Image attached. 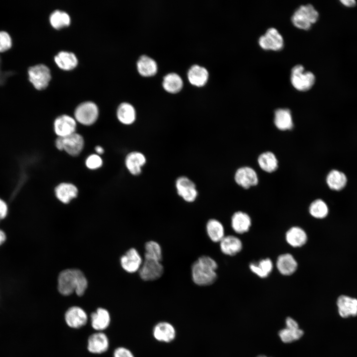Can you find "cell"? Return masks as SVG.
I'll use <instances>...</instances> for the list:
<instances>
[{"label": "cell", "mask_w": 357, "mask_h": 357, "mask_svg": "<svg viewBox=\"0 0 357 357\" xmlns=\"http://www.w3.org/2000/svg\"><path fill=\"white\" fill-rule=\"evenodd\" d=\"M87 286V280L84 273L79 269H65L58 276V289L63 296H69L75 292L77 296H81Z\"/></svg>", "instance_id": "1"}, {"label": "cell", "mask_w": 357, "mask_h": 357, "mask_svg": "<svg viewBox=\"0 0 357 357\" xmlns=\"http://www.w3.org/2000/svg\"><path fill=\"white\" fill-rule=\"evenodd\" d=\"M217 262L207 255L198 257L191 265V278L193 283L199 286L212 285L217 279Z\"/></svg>", "instance_id": "2"}, {"label": "cell", "mask_w": 357, "mask_h": 357, "mask_svg": "<svg viewBox=\"0 0 357 357\" xmlns=\"http://www.w3.org/2000/svg\"><path fill=\"white\" fill-rule=\"evenodd\" d=\"M319 13L311 4L301 5L294 11L291 17L293 24L297 28L308 30L318 19Z\"/></svg>", "instance_id": "3"}, {"label": "cell", "mask_w": 357, "mask_h": 357, "mask_svg": "<svg viewBox=\"0 0 357 357\" xmlns=\"http://www.w3.org/2000/svg\"><path fill=\"white\" fill-rule=\"evenodd\" d=\"M290 80L296 89L305 91L313 86L315 81V77L312 72L305 71L302 65L297 64L292 68Z\"/></svg>", "instance_id": "4"}, {"label": "cell", "mask_w": 357, "mask_h": 357, "mask_svg": "<svg viewBox=\"0 0 357 357\" xmlns=\"http://www.w3.org/2000/svg\"><path fill=\"white\" fill-rule=\"evenodd\" d=\"M99 116V109L96 104L91 101L79 104L74 111V119L80 124L89 126L94 124Z\"/></svg>", "instance_id": "5"}, {"label": "cell", "mask_w": 357, "mask_h": 357, "mask_svg": "<svg viewBox=\"0 0 357 357\" xmlns=\"http://www.w3.org/2000/svg\"><path fill=\"white\" fill-rule=\"evenodd\" d=\"M28 79L35 88L41 90L46 88L51 78L50 70L43 64H38L28 69Z\"/></svg>", "instance_id": "6"}, {"label": "cell", "mask_w": 357, "mask_h": 357, "mask_svg": "<svg viewBox=\"0 0 357 357\" xmlns=\"http://www.w3.org/2000/svg\"><path fill=\"white\" fill-rule=\"evenodd\" d=\"M138 272L142 280L145 281H155L163 275L164 267L161 261L144 258Z\"/></svg>", "instance_id": "7"}, {"label": "cell", "mask_w": 357, "mask_h": 357, "mask_svg": "<svg viewBox=\"0 0 357 357\" xmlns=\"http://www.w3.org/2000/svg\"><path fill=\"white\" fill-rule=\"evenodd\" d=\"M261 48L266 50H281L284 47V39L278 30L274 27L269 28L264 34L258 39Z\"/></svg>", "instance_id": "8"}, {"label": "cell", "mask_w": 357, "mask_h": 357, "mask_svg": "<svg viewBox=\"0 0 357 357\" xmlns=\"http://www.w3.org/2000/svg\"><path fill=\"white\" fill-rule=\"evenodd\" d=\"M178 194L187 202H193L197 197L198 191L195 183L185 176L178 177L176 181Z\"/></svg>", "instance_id": "9"}, {"label": "cell", "mask_w": 357, "mask_h": 357, "mask_svg": "<svg viewBox=\"0 0 357 357\" xmlns=\"http://www.w3.org/2000/svg\"><path fill=\"white\" fill-rule=\"evenodd\" d=\"M336 306L337 313L342 318L347 319L357 316V298L341 295L337 298Z\"/></svg>", "instance_id": "10"}, {"label": "cell", "mask_w": 357, "mask_h": 357, "mask_svg": "<svg viewBox=\"0 0 357 357\" xmlns=\"http://www.w3.org/2000/svg\"><path fill=\"white\" fill-rule=\"evenodd\" d=\"M77 123L74 118L62 115L58 117L54 122V129L58 137H64L74 132Z\"/></svg>", "instance_id": "11"}, {"label": "cell", "mask_w": 357, "mask_h": 357, "mask_svg": "<svg viewBox=\"0 0 357 357\" xmlns=\"http://www.w3.org/2000/svg\"><path fill=\"white\" fill-rule=\"evenodd\" d=\"M143 261L141 256L134 248L128 249L120 259L122 268L129 273H133L138 271Z\"/></svg>", "instance_id": "12"}, {"label": "cell", "mask_w": 357, "mask_h": 357, "mask_svg": "<svg viewBox=\"0 0 357 357\" xmlns=\"http://www.w3.org/2000/svg\"><path fill=\"white\" fill-rule=\"evenodd\" d=\"M236 182L244 189H248L251 186L256 185L258 182V178L256 172L249 167L239 168L235 175Z\"/></svg>", "instance_id": "13"}, {"label": "cell", "mask_w": 357, "mask_h": 357, "mask_svg": "<svg viewBox=\"0 0 357 357\" xmlns=\"http://www.w3.org/2000/svg\"><path fill=\"white\" fill-rule=\"evenodd\" d=\"M63 150L72 156H77L82 152L84 145L82 136L76 132L62 137Z\"/></svg>", "instance_id": "14"}, {"label": "cell", "mask_w": 357, "mask_h": 357, "mask_svg": "<svg viewBox=\"0 0 357 357\" xmlns=\"http://www.w3.org/2000/svg\"><path fill=\"white\" fill-rule=\"evenodd\" d=\"M152 333L156 340L165 343L173 341L176 335L174 327L171 323L166 321L157 323L153 329Z\"/></svg>", "instance_id": "15"}, {"label": "cell", "mask_w": 357, "mask_h": 357, "mask_svg": "<svg viewBox=\"0 0 357 357\" xmlns=\"http://www.w3.org/2000/svg\"><path fill=\"white\" fill-rule=\"evenodd\" d=\"M65 320L68 326L73 328H79L85 325L87 321V315L80 307L72 306L65 313Z\"/></svg>", "instance_id": "16"}, {"label": "cell", "mask_w": 357, "mask_h": 357, "mask_svg": "<svg viewBox=\"0 0 357 357\" xmlns=\"http://www.w3.org/2000/svg\"><path fill=\"white\" fill-rule=\"evenodd\" d=\"M276 266L281 274L290 276L296 271L298 264L293 255L290 253H284L277 258Z\"/></svg>", "instance_id": "17"}, {"label": "cell", "mask_w": 357, "mask_h": 357, "mask_svg": "<svg viewBox=\"0 0 357 357\" xmlns=\"http://www.w3.org/2000/svg\"><path fill=\"white\" fill-rule=\"evenodd\" d=\"M326 183L331 190L340 191L347 186L348 178L343 172L337 169H333L327 174Z\"/></svg>", "instance_id": "18"}, {"label": "cell", "mask_w": 357, "mask_h": 357, "mask_svg": "<svg viewBox=\"0 0 357 357\" xmlns=\"http://www.w3.org/2000/svg\"><path fill=\"white\" fill-rule=\"evenodd\" d=\"M146 158L144 155L138 151L128 153L125 159V166L129 173L134 176L140 174L142 167L146 164Z\"/></svg>", "instance_id": "19"}, {"label": "cell", "mask_w": 357, "mask_h": 357, "mask_svg": "<svg viewBox=\"0 0 357 357\" xmlns=\"http://www.w3.org/2000/svg\"><path fill=\"white\" fill-rule=\"evenodd\" d=\"M221 252L228 256H234L242 249V243L237 237L233 235L225 236L220 241Z\"/></svg>", "instance_id": "20"}, {"label": "cell", "mask_w": 357, "mask_h": 357, "mask_svg": "<svg viewBox=\"0 0 357 357\" xmlns=\"http://www.w3.org/2000/svg\"><path fill=\"white\" fill-rule=\"evenodd\" d=\"M55 195L57 199L64 204L69 203L78 195L77 187L72 183L61 182L55 189Z\"/></svg>", "instance_id": "21"}, {"label": "cell", "mask_w": 357, "mask_h": 357, "mask_svg": "<svg viewBox=\"0 0 357 357\" xmlns=\"http://www.w3.org/2000/svg\"><path fill=\"white\" fill-rule=\"evenodd\" d=\"M250 217L246 213L237 211L231 218V224L233 231L238 234L247 232L251 226Z\"/></svg>", "instance_id": "22"}, {"label": "cell", "mask_w": 357, "mask_h": 357, "mask_svg": "<svg viewBox=\"0 0 357 357\" xmlns=\"http://www.w3.org/2000/svg\"><path fill=\"white\" fill-rule=\"evenodd\" d=\"M109 345L108 338L102 332L92 334L88 340V350L93 354H102L106 352Z\"/></svg>", "instance_id": "23"}, {"label": "cell", "mask_w": 357, "mask_h": 357, "mask_svg": "<svg viewBox=\"0 0 357 357\" xmlns=\"http://www.w3.org/2000/svg\"><path fill=\"white\" fill-rule=\"evenodd\" d=\"M287 242L293 247L303 246L307 241V235L305 231L298 226L290 228L286 233Z\"/></svg>", "instance_id": "24"}, {"label": "cell", "mask_w": 357, "mask_h": 357, "mask_svg": "<svg viewBox=\"0 0 357 357\" xmlns=\"http://www.w3.org/2000/svg\"><path fill=\"white\" fill-rule=\"evenodd\" d=\"M274 122L280 130L291 129L293 127L292 114L288 109H278L275 111Z\"/></svg>", "instance_id": "25"}, {"label": "cell", "mask_w": 357, "mask_h": 357, "mask_svg": "<svg viewBox=\"0 0 357 357\" xmlns=\"http://www.w3.org/2000/svg\"><path fill=\"white\" fill-rule=\"evenodd\" d=\"M208 76L207 69L198 65L192 66L187 73V77L189 82L197 87L204 86L208 80Z\"/></svg>", "instance_id": "26"}, {"label": "cell", "mask_w": 357, "mask_h": 357, "mask_svg": "<svg viewBox=\"0 0 357 357\" xmlns=\"http://www.w3.org/2000/svg\"><path fill=\"white\" fill-rule=\"evenodd\" d=\"M206 231L208 238L214 242H220L225 236L223 225L216 219H210L207 221Z\"/></svg>", "instance_id": "27"}, {"label": "cell", "mask_w": 357, "mask_h": 357, "mask_svg": "<svg viewBox=\"0 0 357 357\" xmlns=\"http://www.w3.org/2000/svg\"><path fill=\"white\" fill-rule=\"evenodd\" d=\"M92 327L98 331L106 329L110 323V315L107 310L103 308H98L91 315Z\"/></svg>", "instance_id": "28"}, {"label": "cell", "mask_w": 357, "mask_h": 357, "mask_svg": "<svg viewBox=\"0 0 357 357\" xmlns=\"http://www.w3.org/2000/svg\"><path fill=\"white\" fill-rule=\"evenodd\" d=\"M117 117L121 123L125 125L131 124L136 119L135 110L130 104L122 103L117 109Z\"/></svg>", "instance_id": "29"}, {"label": "cell", "mask_w": 357, "mask_h": 357, "mask_svg": "<svg viewBox=\"0 0 357 357\" xmlns=\"http://www.w3.org/2000/svg\"><path fill=\"white\" fill-rule=\"evenodd\" d=\"M138 72L143 76L154 75L157 71V65L152 58L143 55L140 57L137 62Z\"/></svg>", "instance_id": "30"}, {"label": "cell", "mask_w": 357, "mask_h": 357, "mask_svg": "<svg viewBox=\"0 0 357 357\" xmlns=\"http://www.w3.org/2000/svg\"><path fill=\"white\" fill-rule=\"evenodd\" d=\"M55 61L58 66L64 70H71L77 64L76 56L71 52L61 51L55 57Z\"/></svg>", "instance_id": "31"}, {"label": "cell", "mask_w": 357, "mask_h": 357, "mask_svg": "<svg viewBox=\"0 0 357 357\" xmlns=\"http://www.w3.org/2000/svg\"><path fill=\"white\" fill-rule=\"evenodd\" d=\"M250 271L261 278H267L273 269V263L268 258L260 260L258 263H251L249 264Z\"/></svg>", "instance_id": "32"}, {"label": "cell", "mask_w": 357, "mask_h": 357, "mask_svg": "<svg viewBox=\"0 0 357 357\" xmlns=\"http://www.w3.org/2000/svg\"><path fill=\"white\" fill-rule=\"evenodd\" d=\"M258 163L263 171L268 173L275 171L278 167V162L276 156L270 151L261 154L258 158Z\"/></svg>", "instance_id": "33"}, {"label": "cell", "mask_w": 357, "mask_h": 357, "mask_svg": "<svg viewBox=\"0 0 357 357\" xmlns=\"http://www.w3.org/2000/svg\"><path fill=\"white\" fill-rule=\"evenodd\" d=\"M183 86L181 77L175 73H170L166 75L163 81L164 89L170 93H177L179 92Z\"/></svg>", "instance_id": "34"}, {"label": "cell", "mask_w": 357, "mask_h": 357, "mask_svg": "<svg viewBox=\"0 0 357 357\" xmlns=\"http://www.w3.org/2000/svg\"><path fill=\"white\" fill-rule=\"evenodd\" d=\"M308 210L312 217L318 219L325 218L329 212L328 205L321 199H316L312 201L309 206Z\"/></svg>", "instance_id": "35"}, {"label": "cell", "mask_w": 357, "mask_h": 357, "mask_svg": "<svg viewBox=\"0 0 357 357\" xmlns=\"http://www.w3.org/2000/svg\"><path fill=\"white\" fill-rule=\"evenodd\" d=\"M144 258L161 261L163 258L162 249L160 244L154 240L147 241L144 245Z\"/></svg>", "instance_id": "36"}, {"label": "cell", "mask_w": 357, "mask_h": 357, "mask_svg": "<svg viewBox=\"0 0 357 357\" xmlns=\"http://www.w3.org/2000/svg\"><path fill=\"white\" fill-rule=\"evenodd\" d=\"M50 22L51 25L55 28L60 29L68 26L70 24V19L66 12L56 10L51 14Z\"/></svg>", "instance_id": "37"}, {"label": "cell", "mask_w": 357, "mask_h": 357, "mask_svg": "<svg viewBox=\"0 0 357 357\" xmlns=\"http://www.w3.org/2000/svg\"><path fill=\"white\" fill-rule=\"evenodd\" d=\"M302 330L286 327L279 331L278 334L281 340L285 343H290L299 339L303 335Z\"/></svg>", "instance_id": "38"}, {"label": "cell", "mask_w": 357, "mask_h": 357, "mask_svg": "<svg viewBox=\"0 0 357 357\" xmlns=\"http://www.w3.org/2000/svg\"><path fill=\"white\" fill-rule=\"evenodd\" d=\"M13 41L9 33L0 30V53H5L12 47Z\"/></svg>", "instance_id": "39"}, {"label": "cell", "mask_w": 357, "mask_h": 357, "mask_svg": "<svg viewBox=\"0 0 357 357\" xmlns=\"http://www.w3.org/2000/svg\"><path fill=\"white\" fill-rule=\"evenodd\" d=\"M103 165V160L101 157L96 154L89 155L85 160V165L89 169L96 170Z\"/></svg>", "instance_id": "40"}, {"label": "cell", "mask_w": 357, "mask_h": 357, "mask_svg": "<svg viewBox=\"0 0 357 357\" xmlns=\"http://www.w3.org/2000/svg\"><path fill=\"white\" fill-rule=\"evenodd\" d=\"M114 357H134L128 349L124 347L117 348L114 353Z\"/></svg>", "instance_id": "41"}, {"label": "cell", "mask_w": 357, "mask_h": 357, "mask_svg": "<svg viewBox=\"0 0 357 357\" xmlns=\"http://www.w3.org/2000/svg\"><path fill=\"white\" fill-rule=\"evenodd\" d=\"M8 207L6 202L0 197V219H3L7 215Z\"/></svg>", "instance_id": "42"}, {"label": "cell", "mask_w": 357, "mask_h": 357, "mask_svg": "<svg viewBox=\"0 0 357 357\" xmlns=\"http://www.w3.org/2000/svg\"><path fill=\"white\" fill-rule=\"evenodd\" d=\"M286 327L292 329L299 328L298 323L294 319L288 317L286 319Z\"/></svg>", "instance_id": "43"}, {"label": "cell", "mask_w": 357, "mask_h": 357, "mask_svg": "<svg viewBox=\"0 0 357 357\" xmlns=\"http://www.w3.org/2000/svg\"><path fill=\"white\" fill-rule=\"evenodd\" d=\"M57 148L59 150H63L62 137H58L55 141Z\"/></svg>", "instance_id": "44"}, {"label": "cell", "mask_w": 357, "mask_h": 357, "mask_svg": "<svg viewBox=\"0 0 357 357\" xmlns=\"http://www.w3.org/2000/svg\"><path fill=\"white\" fill-rule=\"evenodd\" d=\"M341 2L344 5L348 7L354 6L356 4V1L355 0H342Z\"/></svg>", "instance_id": "45"}, {"label": "cell", "mask_w": 357, "mask_h": 357, "mask_svg": "<svg viewBox=\"0 0 357 357\" xmlns=\"http://www.w3.org/2000/svg\"><path fill=\"white\" fill-rule=\"evenodd\" d=\"M6 239V236L5 232L0 229V246L4 243Z\"/></svg>", "instance_id": "46"}, {"label": "cell", "mask_w": 357, "mask_h": 357, "mask_svg": "<svg viewBox=\"0 0 357 357\" xmlns=\"http://www.w3.org/2000/svg\"><path fill=\"white\" fill-rule=\"evenodd\" d=\"M95 150L98 155H102L104 152V149L101 146H96L95 148Z\"/></svg>", "instance_id": "47"}, {"label": "cell", "mask_w": 357, "mask_h": 357, "mask_svg": "<svg viewBox=\"0 0 357 357\" xmlns=\"http://www.w3.org/2000/svg\"><path fill=\"white\" fill-rule=\"evenodd\" d=\"M257 357H266V356H264V355H260Z\"/></svg>", "instance_id": "48"}, {"label": "cell", "mask_w": 357, "mask_h": 357, "mask_svg": "<svg viewBox=\"0 0 357 357\" xmlns=\"http://www.w3.org/2000/svg\"><path fill=\"white\" fill-rule=\"evenodd\" d=\"M0 220H1V219H0Z\"/></svg>", "instance_id": "49"}]
</instances>
